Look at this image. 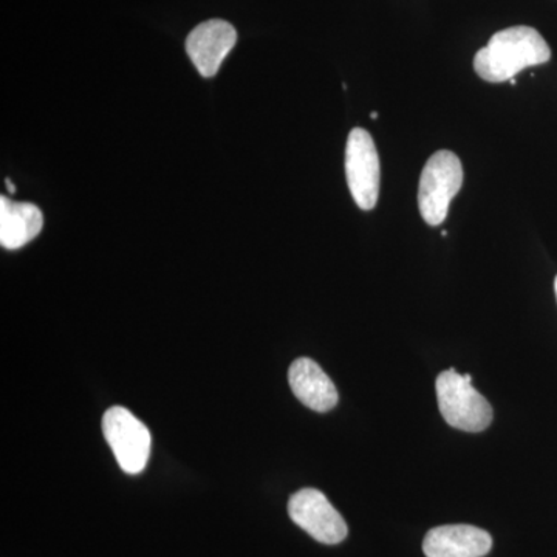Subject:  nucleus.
<instances>
[{
	"label": "nucleus",
	"instance_id": "6e6552de",
	"mask_svg": "<svg viewBox=\"0 0 557 557\" xmlns=\"http://www.w3.org/2000/svg\"><path fill=\"white\" fill-rule=\"evenodd\" d=\"M493 548V537L472 525H443L429 531L423 542L426 557H483Z\"/></svg>",
	"mask_w": 557,
	"mask_h": 557
},
{
	"label": "nucleus",
	"instance_id": "39448f33",
	"mask_svg": "<svg viewBox=\"0 0 557 557\" xmlns=\"http://www.w3.org/2000/svg\"><path fill=\"white\" fill-rule=\"evenodd\" d=\"M346 177L355 203L362 211H372L380 197V157L372 135L359 127L348 135Z\"/></svg>",
	"mask_w": 557,
	"mask_h": 557
},
{
	"label": "nucleus",
	"instance_id": "20e7f679",
	"mask_svg": "<svg viewBox=\"0 0 557 557\" xmlns=\"http://www.w3.org/2000/svg\"><path fill=\"white\" fill-rule=\"evenodd\" d=\"M102 432L126 474L135 475L145 471L152 448V435L139 418L129 409L113 406L102 417Z\"/></svg>",
	"mask_w": 557,
	"mask_h": 557
},
{
	"label": "nucleus",
	"instance_id": "7ed1b4c3",
	"mask_svg": "<svg viewBox=\"0 0 557 557\" xmlns=\"http://www.w3.org/2000/svg\"><path fill=\"white\" fill-rule=\"evenodd\" d=\"M435 387L440 412L450 426L467 432H482L490 426L493 408L456 369L440 373Z\"/></svg>",
	"mask_w": 557,
	"mask_h": 557
},
{
	"label": "nucleus",
	"instance_id": "9d476101",
	"mask_svg": "<svg viewBox=\"0 0 557 557\" xmlns=\"http://www.w3.org/2000/svg\"><path fill=\"white\" fill-rule=\"evenodd\" d=\"M44 228V215L33 203L0 197V245L20 249L30 244Z\"/></svg>",
	"mask_w": 557,
	"mask_h": 557
},
{
	"label": "nucleus",
	"instance_id": "423d86ee",
	"mask_svg": "<svg viewBox=\"0 0 557 557\" xmlns=\"http://www.w3.org/2000/svg\"><path fill=\"white\" fill-rule=\"evenodd\" d=\"M288 515L296 525L325 545H336L347 537L343 516L333 508L321 491L306 487L293 494L288 502Z\"/></svg>",
	"mask_w": 557,
	"mask_h": 557
},
{
	"label": "nucleus",
	"instance_id": "1a4fd4ad",
	"mask_svg": "<svg viewBox=\"0 0 557 557\" xmlns=\"http://www.w3.org/2000/svg\"><path fill=\"white\" fill-rule=\"evenodd\" d=\"M289 387L302 405L317 412H329L338 405V391L318 362L299 358L288 370Z\"/></svg>",
	"mask_w": 557,
	"mask_h": 557
},
{
	"label": "nucleus",
	"instance_id": "f03ea898",
	"mask_svg": "<svg viewBox=\"0 0 557 557\" xmlns=\"http://www.w3.org/2000/svg\"><path fill=\"white\" fill-rule=\"evenodd\" d=\"M463 185V166L456 153L438 150L428 160L418 186V207L429 226H438L448 215L450 201Z\"/></svg>",
	"mask_w": 557,
	"mask_h": 557
},
{
	"label": "nucleus",
	"instance_id": "9b49d317",
	"mask_svg": "<svg viewBox=\"0 0 557 557\" xmlns=\"http://www.w3.org/2000/svg\"><path fill=\"white\" fill-rule=\"evenodd\" d=\"M5 183H7V188H9L11 194L16 193V188H14L13 182H11L10 178H7Z\"/></svg>",
	"mask_w": 557,
	"mask_h": 557
},
{
	"label": "nucleus",
	"instance_id": "0eeeda50",
	"mask_svg": "<svg viewBox=\"0 0 557 557\" xmlns=\"http://www.w3.org/2000/svg\"><path fill=\"white\" fill-rule=\"evenodd\" d=\"M236 42V28L230 22L211 20L197 25L189 33L186 51L200 75L212 78Z\"/></svg>",
	"mask_w": 557,
	"mask_h": 557
},
{
	"label": "nucleus",
	"instance_id": "f257e3e1",
	"mask_svg": "<svg viewBox=\"0 0 557 557\" xmlns=\"http://www.w3.org/2000/svg\"><path fill=\"white\" fill-rule=\"evenodd\" d=\"M552 50L541 33L527 25L497 32L486 47L478 51L474 70L487 83H505L528 67L547 64Z\"/></svg>",
	"mask_w": 557,
	"mask_h": 557
},
{
	"label": "nucleus",
	"instance_id": "f8f14e48",
	"mask_svg": "<svg viewBox=\"0 0 557 557\" xmlns=\"http://www.w3.org/2000/svg\"><path fill=\"white\" fill-rule=\"evenodd\" d=\"M372 119H373V120L379 119V113L373 112V113H372Z\"/></svg>",
	"mask_w": 557,
	"mask_h": 557
},
{
	"label": "nucleus",
	"instance_id": "ddd939ff",
	"mask_svg": "<svg viewBox=\"0 0 557 557\" xmlns=\"http://www.w3.org/2000/svg\"><path fill=\"white\" fill-rule=\"evenodd\" d=\"M555 292H556V298H557V277H556V281H555Z\"/></svg>",
	"mask_w": 557,
	"mask_h": 557
}]
</instances>
